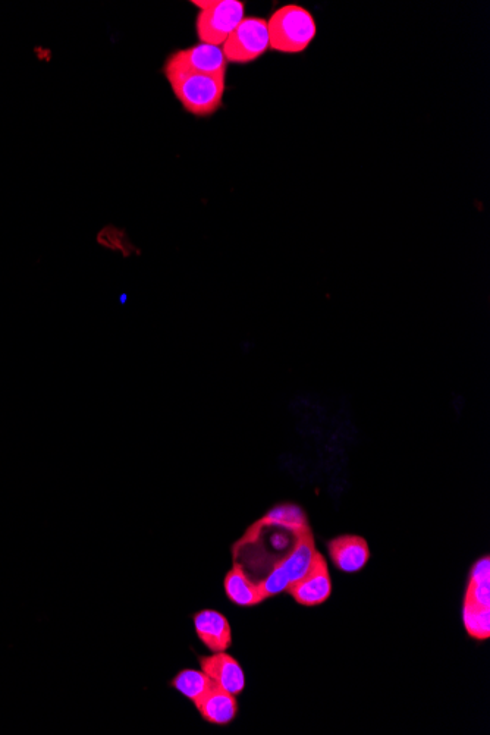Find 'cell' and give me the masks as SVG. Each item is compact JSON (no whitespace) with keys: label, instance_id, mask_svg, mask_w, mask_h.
<instances>
[{"label":"cell","instance_id":"cell-1","mask_svg":"<svg viewBox=\"0 0 490 735\" xmlns=\"http://www.w3.org/2000/svg\"><path fill=\"white\" fill-rule=\"evenodd\" d=\"M165 75L185 111L196 116H209L221 108L225 96V78L191 71L169 58Z\"/></svg>","mask_w":490,"mask_h":735},{"label":"cell","instance_id":"cell-2","mask_svg":"<svg viewBox=\"0 0 490 735\" xmlns=\"http://www.w3.org/2000/svg\"><path fill=\"white\" fill-rule=\"evenodd\" d=\"M268 28L270 49L288 55L304 52L317 34L313 15L300 5H285L273 12Z\"/></svg>","mask_w":490,"mask_h":735},{"label":"cell","instance_id":"cell-3","mask_svg":"<svg viewBox=\"0 0 490 735\" xmlns=\"http://www.w3.org/2000/svg\"><path fill=\"white\" fill-rule=\"evenodd\" d=\"M270 47L268 20L244 17L234 33L223 43V55L231 64H250L265 55Z\"/></svg>","mask_w":490,"mask_h":735},{"label":"cell","instance_id":"cell-4","mask_svg":"<svg viewBox=\"0 0 490 735\" xmlns=\"http://www.w3.org/2000/svg\"><path fill=\"white\" fill-rule=\"evenodd\" d=\"M244 20V3L240 0H213L212 6L197 17L200 43L221 46Z\"/></svg>","mask_w":490,"mask_h":735},{"label":"cell","instance_id":"cell-5","mask_svg":"<svg viewBox=\"0 0 490 735\" xmlns=\"http://www.w3.org/2000/svg\"><path fill=\"white\" fill-rule=\"evenodd\" d=\"M287 592L300 605L317 606L331 598L332 580L328 562L316 552L309 571L300 580L288 586Z\"/></svg>","mask_w":490,"mask_h":735},{"label":"cell","instance_id":"cell-6","mask_svg":"<svg viewBox=\"0 0 490 735\" xmlns=\"http://www.w3.org/2000/svg\"><path fill=\"white\" fill-rule=\"evenodd\" d=\"M201 671L222 690L238 696L245 689V675L240 662L226 652L199 658Z\"/></svg>","mask_w":490,"mask_h":735},{"label":"cell","instance_id":"cell-7","mask_svg":"<svg viewBox=\"0 0 490 735\" xmlns=\"http://www.w3.org/2000/svg\"><path fill=\"white\" fill-rule=\"evenodd\" d=\"M169 59L191 71L216 75V77L225 78L226 68H228V62H226L221 47L206 45V43L178 50L172 53Z\"/></svg>","mask_w":490,"mask_h":735},{"label":"cell","instance_id":"cell-8","mask_svg":"<svg viewBox=\"0 0 490 735\" xmlns=\"http://www.w3.org/2000/svg\"><path fill=\"white\" fill-rule=\"evenodd\" d=\"M193 621L197 637L207 649L213 653L229 649L232 643L231 625L221 612L204 609L194 615Z\"/></svg>","mask_w":490,"mask_h":735},{"label":"cell","instance_id":"cell-9","mask_svg":"<svg viewBox=\"0 0 490 735\" xmlns=\"http://www.w3.org/2000/svg\"><path fill=\"white\" fill-rule=\"evenodd\" d=\"M328 549L335 567L344 573H357L369 562V545L360 536L336 537L329 542Z\"/></svg>","mask_w":490,"mask_h":735},{"label":"cell","instance_id":"cell-10","mask_svg":"<svg viewBox=\"0 0 490 735\" xmlns=\"http://www.w3.org/2000/svg\"><path fill=\"white\" fill-rule=\"evenodd\" d=\"M204 721L213 725H228L237 718V696L213 686L200 700L194 703Z\"/></svg>","mask_w":490,"mask_h":735},{"label":"cell","instance_id":"cell-11","mask_svg":"<svg viewBox=\"0 0 490 735\" xmlns=\"http://www.w3.org/2000/svg\"><path fill=\"white\" fill-rule=\"evenodd\" d=\"M316 552L313 535L309 527L300 530L291 551L279 561L282 570L287 574V579L290 581V584L300 580L309 571Z\"/></svg>","mask_w":490,"mask_h":735},{"label":"cell","instance_id":"cell-12","mask_svg":"<svg viewBox=\"0 0 490 735\" xmlns=\"http://www.w3.org/2000/svg\"><path fill=\"white\" fill-rule=\"evenodd\" d=\"M223 587L229 601L238 606H256L266 601L260 584L251 580L238 562H235L232 570L226 574Z\"/></svg>","mask_w":490,"mask_h":735},{"label":"cell","instance_id":"cell-13","mask_svg":"<svg viewBox=\"0 0 490 735\" xmlns=\"http://www.w3.org/2000/svg\"><path fill=\"white\" fill-rule=\"evenodd\" d=\"M171 686L172 689L179 691L182 696L196 703L215 686V683L203 671L184 669L171 681Z\"/></svg>","mask_w":490,"mask_h":735},{"label":"cell","instance_id":"cell-14","mask_svg":"<svg viewBox=\"0 0 490 735\" xmlns=\"http://www.w3.org/2000/svg\"><path fill=\"white\" fill-rule=\"evenodd\" d=\"M463 621L467 633L476 640L490 637V606L464 602Z\"/></svg>","mask_w":490,"mask_h":735},{"label":"cell","instance_id":"cell-15","mask_svg":"<svg viewBox=\"0 0 490 735\" xmlns=\"http://www.w3.org/2000/svg\"><path fill=\"white\" fill-rule=\"evenodd\" d=\"M265 523L275 524V526L285 527L290 530H301L309 526L307 524L306 514L298 505L282 504L276 505L263 518Z\"/></svg>","mask_w":490,"mask_h":735},{"label":"cell","instance_id":"cell-16","mask_svg":"<svg viewBox=\"0 0 490 735\" xmlns=\"http://www.w3.org/2000/svg\"><path fill=\"white\" fill-rule=\"evenodd\" d=\"M260 589H262L263 596L265 599L272 598V596L279 595V593L287 592L290 581L287 579V574L282 570L279 561L275 562L272 571L266 579L259 581Z\"/></svg>","mask_w":490,"mask_h":735},{"label":"cell","instance_id":"cell-17","mask_svg":"<svg viewBox=\"0 0 490 735\" xmlns=\"http://www.w3.org/2000/svg\"><path fill=\"white\" fill-rule=\"evenodd\" d=\"M464 602L490 606V579H470Z\"/></svg>","mask_w":490,"mask_h":735},{"label":"cell","instance_id":"cell-18","mask_svg":"<svg viewBox=\"0 0 490 735\" xmlns=\"http://www.w3.org/2000/svg\"><path fill=\"white\" fill-rule=\"evenodd\" d=\"M213 0H193L191 2V5L197 6V8L200 9V11H204V9L209 8V6H212Z\"/></svg>","mask_w":490,"mask_h":735}]
</instances>
